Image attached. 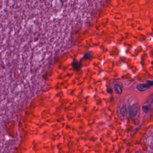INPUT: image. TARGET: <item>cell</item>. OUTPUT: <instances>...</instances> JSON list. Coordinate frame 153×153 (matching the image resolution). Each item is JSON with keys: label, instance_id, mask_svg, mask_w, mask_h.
I'll list each match as a JSON object with an SVG mask.
<instances>
[{"label": "cell", "instance_id": "obj_1", "mask_svg": "<svg viewBox=\"0 0 153 153\" xmlns=\"http://www.w3.org/2000/svg\"><path fill=\"white\" fill-rule=\"evenodd\" d=\"M129 112L130 114L132 117H135L137 116L139 113V109L137 104L133 105L131 107Z\"/></svg>", "mask_w": 153, "mask_h": 153}, {"label": "cell", "instance_id": "obj_2", "mask_svg": "<svg viewBox=\"0 0 153 153\" xmlns=\"http://www.w3.org/2000/svg\"><path fill=\"white\" fill-rule=\"evenodd\" d=\"M72 68L75 71H80L82 68V65L80 62H78L76 60L74 59L72 61Z\"/></svg>", "mask_w": 153, "mask_h": 153}, {"label": "cell", "instance_id": "obj_3", "mask_svg": "<svg viewBox=\"0 0 153 153\" xmlns=\"http://www.w3.org/2000/svg\"><path fill=\"white\" fill-rule=\"evenodd\" d=\"M150 86L149 85L146 84H139L137 86V88L140 92H144L149 89Z\"/></svg>", "mask_w": 153, "mask_h": 153}, {"label": "cell", "instance_id": "obj_4", "mask_svg": "<svg viewBox=\"0 0 153 153\" xmlns=\"http://www.w3.org/2000/svg\"><path fill=\"white\" fill-rule=\"evenodd\" d=\"M142 109L144 113H148L149 112V111L151 110V105L148 104L146 105H144V106H142Z\"/></svg>", "mask_w": 153, "mask_h": 153}, {"label": "cell", "instance_id": "obj_5", "mask_svg": "<svg viewBox=\"0 0 153 153\" xmlns=\"http://www.w3.org/2000/svg\"><path fill=\"white\" fill-rule=\"evenodd\" d=\"M121 113L123 117H126L128 114V111H127L126 105H124L121 109Z\"/></svg>", "mask_w": 153, "mask_h": 153}, {"label": "cell", "instance_id": "obj_6", "mask_svg": "<svg viewBox=\"0 0 153 153\" xmlns=\"http://www.w3.org/2000/svg\"><path fill=\"white\" fill-rule=\"evenodd\" d=\"M114 88H115V91L117 92L118 94H122V88L121 87L120 85H118V84H116L114 85Z\"/></svg>", "mask_w": 153, "mask_h": 153}, {"label": "cell", "instance_id": "obj_7", "mask_svg": "<svg viewBox=\"0 0 153 153\" xmlns=\"http://www.w3.org/2000/svg\"><path fill=\"white\" fill-rule=\"evenodd\" d=\"M92 54H91V52H88L86 53L83 56L82 59L84 60L88 59H91L92 58Z\"/></svg>", "mask_w": 153, "mask_h": 153}, {"label": "cell", "instance_id": "obj_8", "mask_svg": "<svg viewBox=\"0 0 153 153\" xmlns=\"http://www.w3.org/2000/svg\"><path fill=\"white\" fill-rule=\"evenodd\" d=\"M147 84L149 86H153V81H151V80H147L146 81Z\"/></svg>", "mask_w": 153, "mask_h": 153}, {"label": "cell", "instance_id": "obj_9", "mask_svg": "<svg viewBox=\"0 0 153 153\" xmlns=\"http://www.w3.org/2000/svg\"><path fill=\"white\" fill-rule=\"evenodd\" d=\"M107 91L108 92V93H112L113 92V90L112 89H111V88H108V89H107Z\"/></svg>", "mask_w": 153, "mask_h": 153}]
</instances>
